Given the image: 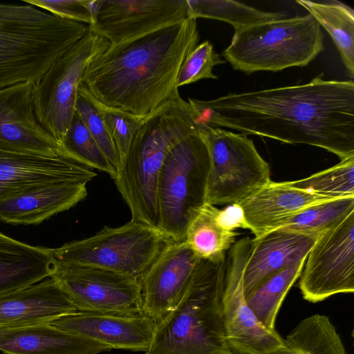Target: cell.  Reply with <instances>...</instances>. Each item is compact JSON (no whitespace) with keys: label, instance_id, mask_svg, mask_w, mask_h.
Here are the masks:
<instances>
[{"label":"cell","instance_id":"1","mask_svg":"<svg viewBox=\"0 0 354 354\" xmlns=\"http://www.w3.org/2000/svg\"><path fill=\"white\" fill-rule=\"evenodd\" d=\"M322 74L301 84L201 100L187 98L197 126L227 128L354 157V82Z\"/></svg>","mask_w":354,"mask_h":354},{"label":"cell","instance_id":"2","mask_svg":"<svg viewBox=\"0 0 354 354\" xmlns=\"http://www.w3.org/2000/svg\"><path fill=\"white\" fill-rule=\"evenodd\" d=\"M196 20L187 17L109 46L88 65L81 84L104 106L148 116L181 96L180 69L198 44Z\"/></svg>","mask_w":354,"mask_h":354},{"label":"cell","instance_id":"3","mask_svg":"<svg viewBox=\"0 0 354 354\" xmlns=\"http://www.w3.org/2000/svg\"><path fill=\"white\" fill-rule=\"evenodd\" d=\"M197 132L188 102L180 97L151 114L136 133L113 180L131 211V221L158 229L160 171L171 149Z\"/></svg>","mask_w":354,"mask_h":354},{"label":"cell","instance_id":"4","mask_svg":"<svg viewBox=\"0 0 354 354\" xmlns=\"http://www.w3.org/2000/svg\"><path fill=\"white\" fill-rule=\"evenodd\" d=\"M225 260L200 259L178 304L156 324L145 354H234L222 315Z\"/></svg>","mask_w":354,"mask_h":354},{"label":"cell","instance_id":"5","mask_svg":"<svg viewBox=\"0 0 354 354\" xmlns=\"http://www.w3.org/2000/svg\"><path fill=\"white\" fill-rule=\"evenodd\" d=\"M90 31L32 5L0 3V89L35 83L68 48Z\"/></svg>","mask_w":354,"mask_h":354},{"label":"cell","instance_id":"6","mask_svg":"<svg viewBox=\"0 0 354 354\" xmlns=\"http://www.w3.org/2000/svg\"><path fill=\"white\" fill-rule=\"evenodd\" d=\"M324 50V34L310 14L254 24L234 31L221 56L246 74L277 72L310 64Z\"/></svg>","mask_w":354,"mask_h":354},{"label":"cell","instance_id":"7","mask_svg":"<svg viewBox=\"0 0 354 354\" xmlns=\"http://www.w3.org/2000/svg\"><path fill=\"white\" fill-rule=\"evenodd\" d=\"M210 157L200 132L169 152L157 183L158 229L174 242H184L187 227L206 203Z\"/></svg>","mask_w":354,"mask_h":354},{"label":"cell","instance_id":"8","mask_svg":"<svg viewBox=\"0 0 354 354\" xmlns=\"http://www.w3.org/2000/svg\"><path fill=\"white\" fill-rule=\"evenodd\" d=\"M171 241L158 228L131 220L117 227L104 226L91 236L53 250L57 263L99 267L140 283Z\"/></svg>","mask_w":354,"mask_h":354},{"label":"cell","instance_id":"9","mask_svg":"<svg viewBox=\"0 0 354 354\" xmlns=\"http://www.w3.org/2000/svg\"><path fill=\"white\" fill-rule=\"evenodd\" d=\"M198 129L210 157L206 203H239L271 181L270 165L252 139L205 124Z\"/></svg>","mask_w":354,"mask_h":354},{"label":"cell","instance_id":"10","mask_svg":"<svg viewBox=\"0 0 354 354\" xmlns=\"http://www.w3.org/2000/svg\"><path fill=\"white\" fill-rule=\"evenodd\" d=\"M109 45L106 39L90 30L34 83L32 99L36 117L61 145L75 114L82 76L91 62Z\"/></svg>","mask_w":354,"mask_h":354},{"label":"cell","instance_id":"11","mask_svg":"<svg viewBox=\"0 0 354 354\" xmlns=\"http://www.w3.org/2000/svg\"><path fill=\"white\" fill-rule=\"evenodd\" d=\"M50 277L77 311L112 314L143 313L140 283L110 270L84 265H55Z\"/></svg>","mask_w":354,"mask_h":354},{"label":"cell","instance_id":"12","mask_svg":"<svg viewBox=\"0 0 354 354\" xmlns=\"http://www.w3.org/2000/svg\"><path fill=\"white\" fill-rule=\"evenodd\" d=\"M252 238L236 241L228 250L222 298L225 337L234 354H266L283 345V338L263 326L249 307L243 278L250 254Z\"/></svg>","mask_w":354,"mask_h":354},{"label":"cell","instance_id":"13","mask_svg":"<svg viewBox=\"0 0 354 354\" xmlns=\"http://www.w3.org/2000/svg\"><path fill=\"white\" fill-rule=\"evenodd\" d=\"M303 298L312 303L354 292V212L320 234L299 276Z\"/></svg>","mask_w":354,"mask_h":354},{"label":"cell","instance_id":"14","mask_svg":"<svg viewBox=\"0 0 354 354\" xmlns=\"http://www.w3.org/2000/svg\"><path fill=\"white\" fill-rule=\"evenodd\" d=\"M90 30L115 45L182 22L187 0H96Z\"/></svg>","mask_w":354,"mask_h":354},{"label":"cell","instance_id":"15","mask_svg":"<svg viewBox=\"0 0 354 354\" xmlns=\"http://www.w3.org/2000/svg\"><path fill=\"white\" fill-rule=\"evenodd\" d=\"M33 85L24 82L0 89V150L51 157L65 154L36 117Z\"/></svg>","mask_w":354,"mask_h":354},{"label":"cell","instance_id":"16","mask_svg":"<svg viewBox=\"0 0 354 354\" xmlns=\"http://www.w3.org/2000/svg\"><path fill=\"white\" fill-rule=\"evenodd\" d=\"M200 259L185 241L168 244L140 281L143 313L156 324L171 311Z\"/></svg>","mask_w":354,"mask_h":354},{"label":"cell","instance_id":"17","mask_svg":"<svg viewBox=\"0 0 354 354\" xmlns=\"http://www.w3.org/2000/svg\"><path fill=\"white\" fill-rule=\"evenodd\" d=\"M96 176L93 169L66 154L51 157L0 150V201L44 185L90 183Z\"/></svg>","mask_w":354,"mask_h":354},{"label":"cell","instance_id":"18","mask_svg":"<svg viewBox=\"0 0 354 354\" xmlns=\"http://www.w3.org/2000/svg\"><path fill=\"white\" fill-rule=\"evenodd\" d=\"M57 328L109 346L112 349L145 352L156 322L145 313L112 314L80 312L50 323Z\"/></svg>","mask_w":354,"mask_h":354},{"label":"cell","instance_id":"19","mask_svg":"<svg viewBox=\"0 0 354 354\" xmlns=\"http://www.w3.org/2000/svg\"><path fill=\"white\" fill-rule=\"evenodd\" d=\"M319 235L279 228L252 239L243 278L245 297L272 275L307 257Z\"/></svg>","mask_w":354,"mask_h":354},{"label":"cell","instance_id":"20","mask_svg":"<svg viewBox=\"0 0 354 354\" xmlns=\"http://www.w3.org/2000/svg\"><path fill=\"white\" fill-rule=\"evenodd\" d=\"M336 198L290 187L286 181L271 180L237 203L243 210L248 230L257 238L279 228L303 209Z\"/></svg>","mask_w":354,"mask_h":354},{"label":"cell","instance_id":"21","mask_svg":"<svg viewBox=\"0 0 354 354\" xmlns=\"http://www.w3.org/2000/svg\"><path fill=\"white\" fill-rule=\"evenodd\" d=\"M77 312L51 277L0 295V328L51 323Z\"/></svg>","mask_w":354,"mask_h":354},{"label":"cell","instance_id":"22","mask_svg":"<svg viewBox=\"0 0 354 354\" xmlns=\"http://www.w3.org/2000/svg\"><path fill=\"white\" fill-rule=\"evenodd\" d=\"M86 180L66 181L28 189L0 201V220L35 225L69 209L87 195Z\"/></svg>","mask_w":354,"mask_h":354},{"label":"cell","instance_id":"23","mask_svg":"<svg viewBox=\"0 0 354 354\" xmlns=\"http://www.w3.org/2000/svg\"><path fill=\"white\" fill-rule=\"evenodd\" d=\"M111 349L50 323L0 328V351L4 354H97Z\"/></svg>","mask_w":354,"mask_h":354},{"label":"cell","instance_id":"24","mask_svg":"<svg viewBox=\"0 0 354 354\" xmlns=\"http://www.w3.org/2000/svg\"><path fill=\"white\" fill-rule=\"evenodd\" d=\"M53 250L32 246L0 232V295L50 277Z\"/></svg>","mask_w":354,"mask_h":354},{"label":"cell","instance_id":"25","mask_svg":"<svg viewBox=\"0 0 354 354\" xmlns=\"http://www.w3.org/2000/svg\"><path fill=\"white\" fill-rule=\"evenodd\" d=\"M333 39L348 72L354 77V10L338 1L297 0Z\"/></svg>","mask_w":354,"mask_h":354},{"label":"cell","instance_id":"26","mask_svg":"<svg viewBox=\"0 0 354 354\" xmlns=\"http://www.w3.org/2000/svg\"><path fill=\"white\" fill-rule=\"evenodd\" d=\"M283 339L281 347L266 354H346L339 335L326 315L305 318Z\"/></svg>","mask_w":354,"mask_h":354},{"label":"cell","instance_id":"27","mask_svg":"<svg viewBox=\"0 0 354 354\" xmlns=\"http://www.w3.org/2000/svg\"><path fill=\"white\" fill-rule=\"evenodd\" d=\"M218 210L216 206L205 203L187 227L185 242L201 259H225L239 234L221 225Z\"/></svg>","mask_w":354,"mask_h":354},{"label":"cell","instance_id":"28","mask_svg":"<svg viewBox=\"0 0 354 354\" xmlns=\"http://www.w3.org/2000/svg\"><path fill=\"white\" fill-rule=\"evenodd\" d=\"M306 258L272 275L245 298L259 322L274 330L276 318L285 297L303 270Z\"/></svg>","mask_w":354,"mask_h":354},{"label":"cell","instance_id":"29","mask_svg":"<svg viewBox=\"0 0 354 354\" xmlns=\"http://www.w3.org/2000/svg\"><path fill=\"white\" fill-rule=\"evenodd\" d=\"M187 2L188 17L196 20L207 18L227 22L233 26L234 31L286 17L281 12L263 11L235 1L187 0Z\"/></svg>","mask_w":354,"mask_h":354},{"label":"cell","instance_id":"30","mask_svg":"<svg viewBox=\"0 0 354 354\" xmlns=\"http://www.w3.org/2000/svg\"><path fill=\"white\" fill-rule=\"evenodd\" d=\"M352 212L354 196L329 200L303 209L279 228L319 235L340 223Z\"/></svg>","mask_w":354,"mask_h":354},{"label":"cell","instance_id":"31","mask_svg":"<svg viewBox=\"0 0 354 354\" xmlns=\"http://www.w3.org/2000/svg\"><path fill=\"white\" fill-rule=\"evenodd\" d=\"M290 187L313 194L339 198L354 196V157L305 178L286 181Z\"/></svg>","mask_w":354,"mask_h":354},{"label":"cell","instance_id":"32","mask_svg":"<svg viewBox=\"0 0 354 354\" xmlns=\"http://www.w3.org/2000/svg\"><path fill=\"white\" fill-rule=\"evenodd\" d=\"M62 146L65 154L93 169L108 174L113 180L115 178L116 169L109 162L75 112Z\"/></svg>","mask_w":354,"mask_h":354},{"label":"cell","instance_id":"33","mask_svg":"<svg viewBox=\"0 0 354 354\" xmlns=\"http://www.w3.org/2000/svg\"><path fill=\"white\" fill-rule=\"evenodd\" d=\"M75 112L81 118L109 162L118 171L120 164L119 153L107 130L98 102L81 84L78 88Z\"/></svg>","mask_w":354,"mask_h":354},{"label":"cell","instance_id":"34","mask_svg":"<svg viewBox=\"0 0 354 354\" xmlns=\"http://www.w3.org/2000/svg\"><path fill=\"white\" fill-rule=\"evenodd\" d=\"M212 43L205 40L198 44L183 62L177 77L178 88L203 79H217L212 71L217 65L224 64Z\"/></svg>","mask_w":354,"mask_h":354},{"label":"cell","instance_id":"35","mask_svg":"<svg viewBox=\"0 0 354 354\" xmlns=\"http://www.w3.org/2000/svg\"><path fill=\"white\" fill-rule=\"evenodd\" d=\"M97 102L104 123L118 150L121 162L127 155L136 133L151 115L142 117L137 116L121 110L109 108L98 101Z\"/></svg>","mask_w":354,"mask_h":354},{"label":"cell","instance_id":"36","mask_svg":"<svg viewBox=\"0 0 354 354\" xmlns=\"http://www.w3.org/2000/svg\"><path fill=\"white\" fill-rule=\"evenodd\" d=\"M24 2L46 10L63 19L88 26L93 22V16L88 0H24Z\"/></svg>","mask_w":354,"mask_h":354},{"label":"cell","instance_id":"37","mask_svg":"<svg viewBox=\"0 0 354 354\" xmlns=\"http://www.w3.org/2000/svg\"><path fill=\"white\" fill-rule=\"evenodd\" d=\"M217 218L221 225L227 230L236 231L239 228L248 230L243 210L237 203L218 209Z\"/></svg>","mask_w":354,"mask_h":354}]
</instances>
